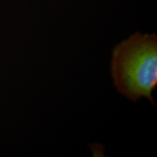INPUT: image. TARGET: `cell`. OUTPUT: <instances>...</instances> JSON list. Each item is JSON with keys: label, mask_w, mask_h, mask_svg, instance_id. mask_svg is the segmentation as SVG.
Segmentation results:
<instances>
[{"label": "cell", "mask_w": 157, "mask_h": 157, "mask_svg": "<svg viewBox=\"0 0 157 157\" xmlns=\"http://www.w3.org/2000/svg\"><path fill=\"white\" fill-rule=\"evenodd\" d=\"M111 74L117 91L133 102L145 97L153 104L157 84V38L136 33L113 50Z\"/></svg>", "instance_id": "6da1fadb"}]
</instances>
